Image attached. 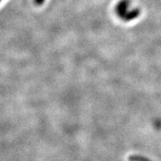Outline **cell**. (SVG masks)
<instances>
[{
  "label": "cell",
  "mask_w": 161,
  "mask_h": 161,
  "mask_svg": "<svg viewBox=\"0 0 161 161\" xmlns=\"http://www.w3.org/2000/svg\"><path fill=\"white\" fill-rule=\"evenodd\" d=\"M129 161H154L151 159L146 158V157L140 155V154H133L128 157Z\"/></svg>",
  "instance_id": "cell-1"
},
{
  "label": "cell",
  "mask_w": 161,
  "mask_h": 161,
  "mask_svg": "<svg viewBox=\"0 0 161 161\" xmlns=\"http://www.w3.org/2000/svg\"><path fill=\"white\" fill-rule=\"evenodd\" d=\"M0 1H1V0H0Z\"/></svg>",
  "instance_id": "cell-3"
},
{
  "label": "cell",
  "mask_w": 161,
  "mask_h": 161,
  "mask_svg": "<svg viewBox=\"0 0 161 161\" xmlns=\"http://www.w3.org/2000/svg\"><path fill=\"white\" fill-rule=\"evenodd\" d=\"M36 1H37L39 4H41L43 2V0H36Z\"/></svg>",
  "instance_id": "cell-2"
}]
</instances>
